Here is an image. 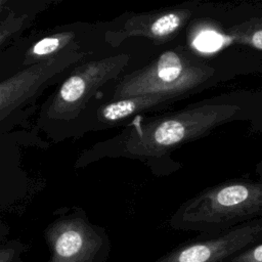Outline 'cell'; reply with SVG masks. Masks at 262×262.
I'll return each mask as SVG.
<instances>
[{"instance_id":"cell-1","label":"cell","mask_w":262,"mask_h":262,"mask_svg":"<svg viewBox=\"0 0 262 262\" xmlns=\"http://www.w3.org/2000/svg\"><path fill=\"white\" fill-rule=\"evenodd\" d=\"M239 111V106L233 104H204L152 118L135 117L118 135L85 150L76 166H86L105 157L137 159L151 164L183 143L231 121Z\"/></svg>"},{"instance_id":"cell-2","label":"cell","mask_w":262,"mask_h":262,"mask_svg":"<svg viewBox=\"0 0 262 262\" xmlns=\"http://www.w3.org/2000/svg\"><path fill=\"white\" fill-rule=\"evenodd\" d=\"M262 217V183L230 181L203 190L171 216L176 230L214 234Z\"/></svg>"},{"instance_id":"cell-3","label":"cell","mask_w":262,"mask_h":262,"mask_svg":"<svg viewBox=\"0 0 262 262\" xmlns=\"http://www.w3.org/2000/svg\"><path fill=\"white\" fill-rule=\"evenodd\" d=\"M130 54L120 53L86 61L61 82L43 104L38 124L51 137L61 136L70 127L78 125L97 91L117 79L127 68Z\"/></svg>"},{"instance_id":"cell-4","label":"cell","mask_w":262,"mask_h":262,"mask_svg":"<svg viewBox=\"0 0 262 262\" xmlns=\"http://www.w3.org/2000/svg\"><path fill=\"white\" fill-rule=\"evenodd\" d=\"M213 73V68L192 61L179 50H166L147 66L121 78L112 99L154 93L182 96L209 80Z\"/></svg>"},{"instance_id":"cell-5","label":"cell","mask_w":262,"mask_h":262,"mask_svg":"<svg viewBox=\"0 0 262 262\" xmlns=\"http://www.w3.org/2000/svg\"><path fill=\"white\" fill-rule=\"evenodd\" d=\"M43 231L47 262H106L112 243L106 230L80 208L58 210Z\"/></svg>"},{"instance_id":"cell-6","label":"cell","mask_w":262,"mask_h":262,"mask_svg":"<svg viewBox=\"0 0 262 262\" xmlns=\"http://www.w3.org/2000/svg\"><path fill=\"white\" fill-rule=\"evenodd\" d=\"M81 48L70 49L62 54L17 71L0 81V133L11 132L30 107L71 66L85 59Z\"/></svg>"},{"instance_id":"cell-7","label":"cell","mask_w":262,"mask_h":262,"mask_svg":"<svg viewBox=\"0 0 262 262\" xmlns=\"http://www.w3.org/2000/svg\"><path fill=\"white\" fill-rule=\"evenodd\" d=\"M262 242V217L214 233L201 234L173 248L152 262H227Z\"/></svg>"},{"instance_id":"cell-8","label":"cell","mask_w":262,"mask_h":262,"mask_svg":"<svg viewBox=\"0 0 262 262\" xmlns=\"http://www.w3.org/2000/svg\"><path fill=\"white\" fill-rule=\"evenodd\" d=\"M190 16L191 11L187 8L135 13L128 16L119 28L106 31L104 40L118 46L128 38L144 37L156 44H162L174 38Z\"/></svg>"},{"instance_id":"cell-9","label":"cell","mask_w":262,"mask_h":262,"mask_svg":"<svg viewBox=\"0 0 262 262\" xmlns=\"http://www.w3.org/2000/svg\"><path fill=\"white\" fill-rule=\"evenodd\" d=\"M181 97L172 93H154L112 99L98 105L95 112L86 118L82 132L116 127L139 115L166 105Z\"/></svg>"},{"instance_id":"cell-10","label":"cell","mask_w":262,"mask_h":262,"mask_svg":"<svg viewBox=\"0 0 262 262\" xmlns=\"http://www.w3.org/2000/svg\"><path fill=\"white\" fill-rule=\"evenodd\" d=\"M80 35L77 30H61L39 36L24 50L20 70L56 57L70 49L81 48L78 41Z\"/></svg>"},{"instance_id":"cell-11","label":"cell","mask_w":262,"mask_h":262,"mask_svg":"<svg viewBox=\"0 0 262 262\" xmlns=\"http://www.w3.org/2000/svg\"><path fill=\"white\" fill-rule=\"evenodd\" d=\"M40 8L44 9L37 3L29 7H4L0 13V49L30 27Z\"/></svg>"},{"instance_id":"cell-12","label":"cell","mask_w":262,"mask_h":262,"mask_svg":"<svg viewBox=\"0 0 262 262\" xmlns=\"http://www.w3.org/2000/svg\"><path fill=\"white\" fill-rule=\"evenodd\" d=\"M230 38L244 45L262 50V17H252L229 28Z\"/></svg>"},{"instance_id":"cell-13","label":"cell","mask_w":262,"mask_h":262,"mask_svg":"<svg viewBox=\"0 0 262 262\" xmlns=\"http://www.w3.org/2000/svg\"><path fill=\"white\" fill-rule=\"evenodd\" d=\"M28 245L18 238L7 239L0 245V262H25Z\"/></svg>"},{"instance_id":"cell-14","label":"cell","mask_w":262,"mask_h":262,"mask_svg":"<svg viewBox=\"0 0 262 262\" xmlns=\"http://www.w3.org/2000/svg\"><path fill=\"white\" fill-rule=\"evenodd\" d=\"M227 262H262V242L247 248Z\"/></svg>"},{"instance_id":"cell-15","label":"cell","mask_w":262,"mask_h":262,"mask_svg":"<svg viewBox=\"0 0 262 262\" xmlns=\"http://www.w3.org/2000/svg\"><path fill=\"white\" fill-rule=\"evenodd\" d=\"M261 167H262V165H261ZM261 174H262V168H261Z\"/></svg>"}]
</instances>
